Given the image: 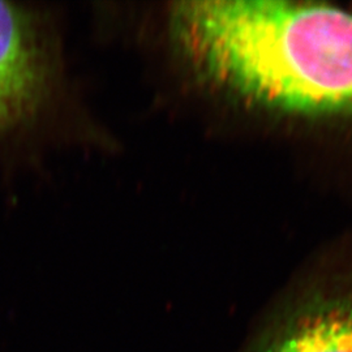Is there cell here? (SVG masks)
Listing matches in <instances>:
<instances>
[{
    "mask_svg": "<svg viewBox=\"0 0 352 352\" xmlns=\"http://www.w3.org/2000/svg\"><path fill=\"white\" fill-rule=\"evenodd\" d=\"M173 37L204 80L282 113L352 115V13L289 1H182Z\"/></svg>",
    "mask_w": 352,
    "mask_h": 352,
    "instance_id": "6da1fadb",
    "label": "cell"
},
{
    "mask_svg": "<svg viewBox=\"0 0 352 352\" xmlns=\"http://www.w3.org/2000/svg\"><path fill=\"white\" fill-rule=\"evenodd\" d=\"M239 352H352V269L291 291L254 327Z\"/></svg>",
    "mask_w": 352,
    "mask_h": 352,
    "instance_id": "7a4b0ae2",
    "label": "cell"
},
{
    "mask_svg": "<svg viewBox=\"0 0 352 352\" xmlns=\"http://www.w3.org/2000/svg\"><path fill=\"white\" fill-rule=\"evenodd\" d=\"M43 82V58L30 14L0 0V133L32 113Z\"/></svg>",
    "mask_w": 352,
    "mask_h": 352,
    "instance_id": "3957f363",
    "label": "cell"
}]
</instances>
